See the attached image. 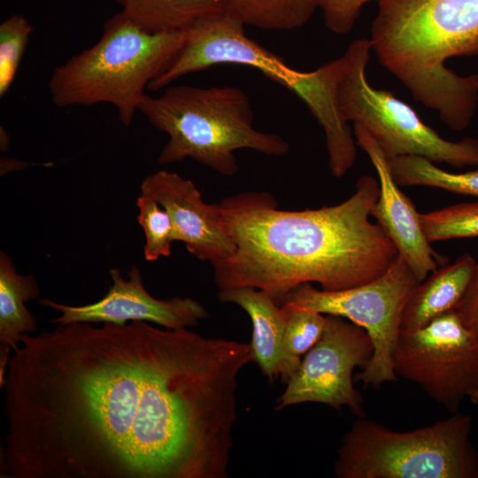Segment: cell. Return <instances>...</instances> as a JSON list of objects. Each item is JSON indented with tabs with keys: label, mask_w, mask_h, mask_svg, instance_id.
<instances>
[{
	"label": "cell",
	"mask_w": 478,
	"mask_h": 478,
	"mask_svg": "<svg viewBox=\"0 0 478 478\" xmlns=\"http://www.w3.org/2000/svg\"><path fill=\"white\" fill-rule=\"evenodd\" d=\"M178 63L188 74L220 64L257 69L306 104L324 131L328 151L340 153L353 143L351 128L341 118L336 105L339 58L311 72L296 70L248 37L244 25L226 12L201 19L185 30Z\"/></svg>",
	"instance_id": "52a82bcc"
},
{
	"label": "cell",
	"mask_w": 478,
	"mask_h": 478,
	"mask_svg": "<svg viewBox=\"0 0 478 478\" xmlns=\"http://www.w3.org/2000/svg\"><path fill=\"white\" fill-rule=\"evenodd\" d=\"M183 41V30L148 32L119 12L107 19L93 46L53 70L51 100L58 107L111 104L129 126L145 89L168 67Z\"/></svg>",
	"instance_id": "5b68a950"
},
{
	"label": "cell",
	"mask_w": 478,
	"mask_h": 478,
	"mask_svg": "<svg viewBox=\"0 0 478 478\" xmlns=\"http://www.w3.org/2000/svg\"><path fill=\"white\" fill-rule=\"evenodd\" d=\"M26 334L10 357L1 478H227L250 343L146 321Z\"/></svg>",
	"instance_id": "6da1fadb"
},
{
	"label": "cell",
	"mask_w": 478,
	"mask_h": 478,
	"mask_svg": "<svg viewBox=\"0 0 478 478\" xmlns=\"http://www.w3.org/2000/svg\"><path fill=\"white\" fill-rule=\"evenodd\" d=\"M288 314L282 341L281 377L288 380L297 370L302 356L320 340L326 325V314L281 305Z\"/></svg>",
	"instance_id": "44dd1931"
},
{
	"label": "cell",
	"mask_w": 478,
	"mask_h": 478,
	"mask_svg": "<svg viewBox=\"0 0 478 478\" xmlns=\"http://www.w3.org/2000/svg\"><path fill=\"white\" fill-rule=\"evenodd\" d=\"M32 25L20 15H12L0 25V96L9 90L25 53Z\"/></svg>",
	"instance_id": "cb8c5ba5"
},
{
	"label": "cell",
	"mask_w": 478,
	"mask_h": 478,
	"mask_svg": "<svg viewBox=\"0 0 478 478\" xmlns=\"http://www.w3.org/2000/svg\"><path fill=\"white\" fill-rule=\"evenodd\" d=\"M393 367L454 413L478 389V339L453 311L419 329L401 330Z\"/></svg>",
	"instance_id": "30bf717a"
},
{
	"label": "cell",
	"mask_w": 478,
	"mask_h": 478,
	"mask_svg": "<svg viewBox=\"0 0 478 478\" xmlns=\"http://www.w3.org/2000/svg\"><path fill=\"white\" fill-rule=\"evenodd\" d=\"M370 42L380 64L452 130L470 123L478 73L447 68L452 57L478 55V0H378Z\"/></svg>",
	"instance_id": "3957f363"
},
{
	"label": "cell",
	"mask_w": 478,
	"mask_h": 478,
	"mask_svg": "<svg viewBox=\"0 0 478 478\" xmlns=\"http://www.w3.org/2000/svg\"><path fill=\"white\" fill-rule=\"evenodd\" d=\"M472 419L451 417L409 431L364 417L344 434L334 464L337 478H478Z\"/></svg>",
	"instance_id": "8992f818"
},
{
	"label": "cell",
	"mask_w": 478,
	"mask_h": 478,
	"mask_svg": "<svg viewBox=\"0 0 478 478\" xmlns=\"http://www.w3.org/2000/svg\"><path fill=\"white\" fill-rule=\"evenodd\" d=\"M370 1L373 0H320L319 9L330 31L346 35L353 28L364 4Z\"/></svg>",
	"instance_id": "d4e9b609"
},
{
	"label": "cell",
	"mask_w": 478,
	"mask_h": 478,
	"mask_svg": "<svg viewBox=\"0 0 478 478\" xmlns=\"http://www.w3.org/2000/svg\"><path fill=\"white\" fill-rule=\"evenodd\" d=\"M420 282L398 255L384 274L369 282L335 291L303 283L291 289L281 305L339 316L365 328L374 352L357 380L366 387L378 388L397 378L393 352L404 309Z\"/></svg>",
	"instance_id": "9c48e42d"
},
{
	"label": "cell",
	"mask_w": 478,
	"mask_h": 478,
	"mask_svg": "<svg viewBox=\"0 0 478 478\" xmlns=\"http://www.w3.org/2000/svg\"><path fill=\"white\" fill-rule=\"evenodd\" d=\"M379 194V181L362 175L349 198L318 209L280 210L266 191L223 198L219 205L235 251L212 265L215 285L258 289L281 305L303 283L335 291L376 279L398 256L369 220Z\"/></svg>",
	"instance_id": "7a4b0ae2"
},
{
	"label": "cell",
	"mask_w": 478,
	"mask_h": 478,
	"mask_svg": "<svg viewBox=\"0 0 478 478\" xmlns=\"http://www.w3.org/2000/svg\"><path fill=\"white\" fill-rule=\"evenodd\" d=\"M468 398L470 399V401L478 407V389H475L474 391H473Z\"/></svg>",
	"instance_id": "4316f807"
},
{
	"label": "cell",
	"mask_w": 478,
	"mask_h": 478,
	"mask_svg": "<svg viewBox=\"0 0 478 478\" xmlns=\"http://www.w3.org/2000/svg\"><path fill=\"white\" fill-rule=\"evenodd\" d=\"M40 289L35 278L17 272L12 258L0 253V388L6 375L12 352L18 348L20 338L35 334L36 320L26 303L39 297Z\"/></svg>",
	"instance_id": "e0dca14e"
},
{
	"label": "cell",
	"mask_w": 478,
	"mask_h": 478,
	"mask_svg": "<svg viewBox=\"0 0 478 478\" xmlns=\"http://www.w3.org/2000/svg\"><path fill=\"white\" fill-rule=\"evenodd\" d=\"M455 312L463 324L478 339V264Z\"/></svg>",
	"instance_id": "484cf974"
},
{
	"label": "cell",
	"mask_w": 478,
	"mask_h": 478,
	"mask_svg": "<svg viewBox=\"0 0 478 478\" xmlns=\"http://www.w3.org/2000/svg\"><path fill=\"white\" fill-rule=\"evenodd\" d=\"M121 13L151 33L183 30L193 22L226 12V0H117Z\"/></svg>",
	"instance_id": "ac0fdd59"
},
{
	"label": "cell",
	"mask_w": 478,
	"mask_h": 478,
	"mask_svg": "<svg viewBox=\"0 0 478 478\" xmlns=\"http://www.w3.org/2000/svg\"><path fill=\"white\" fill-rule=\"evenodd\" d=\"M112 285L98 301L70 305L48 298L39 304L53 309L59 315L51 320L54 324L75 322L125 324L131 321H146L168 329L197 327L208 317L206 308L191 297H174L158 299L145 289L140 269L133 266L127 279L113 267L109 271Z\"/></svg>",
	"instance_id": "7c38bea8"
},
{
	"label": "cell",
	"mask_w": 478,
	"mask_h": 478,
	"mask_svg": "<svg viewBox=\"0 0 478 478\" xmlns=\"http://www.w3.org/2000/svg\"><path fill=\"white\" fill-rule=\"evenodd\" d=\"M420 220L430 243L478 237V201L452 204L427 213L420 212Z\"/></svg>",
	"instance_id": "7402d4cb"
},
{
	"label": "cell",
	"mask_w": 478,
	"mask_h": 478,
	"mask_svg": "<svg viewBox=\"0 0 478 478\" xmlns=\"http://www.w3.org/2000/svg\"><path fill=\"white\" fill-rule=\"evenodd\" d=\"M139 112L168 135L158 156L161 165L189 158L230 177L239 170L238 150L274 157L289 151L281 135L254 127L250 99L237 87L167 86L158 96L146 95Z\"/></svg>",
	"instance_id": "277c9868"
},
{
	"label": "cell",
	"mask_w": 478,
	"mask_h": 478,
	"mask_svg": "<svg viewBox=\"0 0 478 478\" xmlns=\"http://www.w3.org/2000/svg\"><path fill=\"white\" fill-rule=\"evenodd\" d=\"M356 143L369 157L379 179L380 194L371 216L395 244L398 255L421 282L447 258L437 254L423 232L420 212L395 181L382 150L361 126L353 124Z\"/></svg>",
	"instance_id": "5bb4252c"
},
{
	"label": "cell",
	"mask_w": 478,
	"mask_h": 478,
	"mask_svg": "<svg viewBox=\"0 0 478 478\" xmlns=\"http://www.w3.org/2000/svg\"><path fill=\"white\" fill-rule=\"evenodd\" d=\"M478 262L466 253L419 283L403 312L401 330L412 331L453 312L462 299Z\"/></svg>",
	"instance_id": "2e32d148"
},
{
	"label": "cell",
	"mask_w": 478,
	"mask_h": 478,
	"mask_svg": "<svg viewBox=\"0 0 478 478\" xmlns=\"http://www.w3.org/2000/svg\"><path fill=\"white\" fill-rule=\"evenodd\" d=\"M320 0H226V12L244 26L287 31L305 26Z\"/></svg>",
	"instance_id": "d6986e66"
},
{
	"label": "cell",
	"mask_w": 478,
	"mask_h": 478,
	"mask_svg": "<svg viewBox=\"0 0 478 478\" xmlns=\"http://www.w3.org/2000/svg\"><path fill=\"white\" fill-rule=\"evenodd\" d=\"M135 204L139 212L137 220L145 236V259L156 261L170 256L171 244L174 242V227L170 215L152 197L141 194Z\"/></svg>",
	"instance_id": "603a6c76"
},
{
	"label": "cell",
	"mask_w": 478,
	"mask_h": 478,
	"mask_svg": "<svg viewBox=\"0 0 478 478\" xmlns=\"http://www.w3.org/2000/svg\"><path fill=\"white\" fill-rule=\"evenodd\" d=\"M141 194L166 209L174 227V241L182 242L198 260L212 265L234 254L235 245L225 227L219 203H205L192 181L159 170L143 179Z\"/></svg>",
	"instance_id": "4fadbf2b"
},
{
	"label": "cell",
	"mask_w": 478,
	"mask_h": 478,
	"mask_svg": "<svg viewBox=\"0 0 478 478\" xmlns=\"http://www.w3.org/2000/svg\"><path fill=\"white\" fill-rule=\"evenodd\" d=\"M374 352L365 328L344 318L326 314L321 337L305 355L276 402L275 411L304 403H319L341 410L346 406L364 417L361 394L354 387L353 371L364 367Z\"/></svg>",
	"instance_id": "8fae6325"
},
{
	"label": "cell",
	"mask_w": 478,
	"mask_h": 478,
	"mask_svg": "<svg viewBox=\"0 0 478 478\" xmlns=\"http://www.w3.org/2000/svg\"><path fill=\"white\" fill-rule=\"evenodd\" d=\"M218 299L247 312L252 323V360L270 383L281 375L282 341L288 314L267 293L252 287L220 289Z\"/></svg>",
	"instance_id": "9a60e30c"
},
{
	"label": "cell",
	"mask_w": 478,
	"mask_h": 478,
	"mask_svg": "<svg viewBox=\"0 0 478 478\" xmlns=\"http://www.w3.org/2000/svg\"><path fill=\"white\" fill-rule=\"evenodd\" d=\"M371 50L369 39H357L339 58L336 105L343 120L364 127L388 159L418 156L458 168L478 167V138L448 141L424 123L412 106L369 84L366 69Z\"/></svg>",
	"instance_id": "ba28073f"
},
{
	"label": "cell",
	"mask_w": 478,
	"mask_h": 478,
	"mask_svg": "<svg viewBox=\"0 0 478 478\" xmlns=\"http://www.w3.org/2000/svg\"><path fill=\"white\" fill-rule=\"evenodd\" d=\"M391 174L399 187L425 186L478 197V168L451 173L418 156L388 159Z\"/></svg>",
	"instance_id": "ffe728a7"
}]
</instances>
